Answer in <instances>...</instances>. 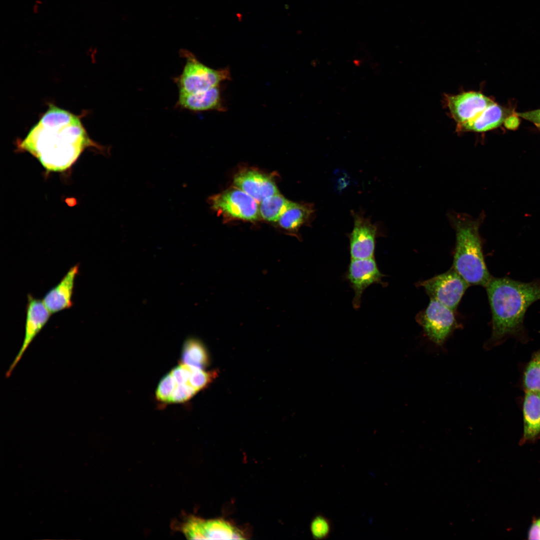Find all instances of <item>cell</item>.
I'll return each instance as SVG.
<instances>
[{"instance_id": "f1b7e54d", "label": "cell", "mask_w": 540, "mask_h": 540, "mask_svg": "<svg viewBox=\"0 0 540 540\" xmlns=\"http://www.w3.org/2000/svg\"><path fill=\"white\" fill-rule=\"evenodd\" d=\"M532 524L536 529L540 540V518L533 520Z\"/></svg>"}, {"instance_id": "9a60e30c", "label": "cell", "mask_w": 540, "mask_h": 540, "mask_svg": "<svg viewBox=\"0 0 540 540\" xmlns=\"http://www.w3.org/2000/svg\"><path fill=\"white\" fill-rule=\"evenodd\" d=\"M522 404L523 434L520 444L540 440V391H524Z\"/></svg>"}, {"instance_id": "ba28073f", "label": "cell", "mask_w": 540, "mask_h": 540, "mask_svg": "<svg viewBox=\"0 0 540 540\" xmlns=\"http://www.w3.org/2000/svg\"><path fill=\"white\" fill-rule=\"evenodd\" d=\"M351 214L354 226L352 232L348 234L350 259L374 257L376 239L380 236L378 224L372 223L370 218L366 216L361 211L352 210Z\"/></svg>"}, {"instance_id": "7c38bea8", "label": "cell", "mask_w": 540, "mask_h": 540, "mask_svg": "<svg viewBox=\"0 0 540 540\" xmlns=\"http://www.w3.org/2000/svg\"><path fill=\"white\" fill-rule=\"evenodd\" d=\"M51 314L42 300L36 298L30 294L28 295L24 342L20 350L6 372L7 377L10 376L30 342L48 322Z\"/></svg>"}, {"instance_id": "7a4b0ae2", "label": "cell", "mask_w": 540, "mask_h": 540, "mask_svg": "<svg viewBox=\"0 0 540 540\" xmlns=\"http://www.w3.org/2000/svg\"><path fill=\"white\" fill-rule=\"evenodd\" d=\"M485 288L492 312V334L484 348L490 350L510 338L527 342L524 318L528 308L540 300V279L525 282L508 276L492 277Z\"/></svg>"}, {"instance_id": "8fae6325", "label": "cell", "mask_w": 540, "mask_h": 540, "mask_svg": "<svg viewBox=\"0 0 540 540\" xmlns=\"http://www.w3.org/2000/svg\"><path fill=\"white\" fill-rule=\"evenodd\" d=\"M494 102L480 92H468L448 96L447 103L458 126L476 119Z\"/></svg>"}, {"instance_id": "ac0fdd59", "label": "cell", "mask_w": 540, "mask_h": 540, "mask_svg": "<svg viewBox=\"0 0 540 540\" xmlns=\"http://www.w3.org/2000/svg\"><path fill=\"white\" fill-rule=\"evenodd\" d=\"M315 212L316 209L312 204L292 202L278 222L283 228L298 232L302 226L308 224L312 222L315 216Z\"/></svg>"}, {"instance_id": "44dd1931", "label": "cell", "mask_w": 540, "mask_h": 540, "mask_svg": "<svg viewBox=\"0 0 540 540\" xmlns=\"http://www.w3.org/2000/svg\"><path fill=\"white\" fill-rule=\"evenodd\" d=\"M520 384L524 391H540V348L532 354L524 365Z\"/></svg>"}, {"instance_id": "3957f363", "label": "cell", "mask_w": 540, "mask_h": 540, "mask_svg": "<svg viewBox=\"0 0 540 540\" xmlns=\"http://www.w3.org/2000/svg\"><path fill=\"white\" fill-rule=\"evenodd\" d=\"M456 246L452 268L470 286H486L492 276L488 270L479 233L480 220L468 216H452Z\"/></svg>"}, {"instance_id": "2e32d148", "label": "cell", "mask_w": 540, "mask_h": 540, "mask_svg": "<svg viewBox=\"0 0 540 540\" xmlns=\"http://www.w3.org/2000/svg\"><path fill=\"white\" fill-rule=\"evenodd\" d=\"M177 105L193 112L225 110L219 86L196 93H179Z\"/></svg>"}, {"instance_id": "603a6c76", "label": "cell", "mask_w": 540, "mask_h": 540, "mask_svg": "<svg viewBox=\"0 0 540 540\" xmlns=\"http://www.w3.org/2000/svg\"><path fill=\"white\" fill-rule=\"evenodd\" d=\"M216 372H206L202 369L192 366L189 383L198 391L210 384L216 377Z\"/></svg>"}, {"instance_id": "52a82bcc", "label": "cell", "mask_w": 540, "mask_h": 540, "mask_svg": "<svg viewBox=\"0 0 540 540\" xmlns=\"http://www.w3.org/2000/svg\"><path fill=\"white\" fill-rule=\"evenodd\" d=\"M209 202L213 210L227 218L253 221L260 216L258 202L237 187L210 196Z\"/></svg>"}, {"instance_id": "4316f807", "label": "cell", "mask_w": 540, "mask_h": 540, "mask_svg": "<svg viewBox=\"0 0 540 540\" xmlns=\"http://www.w3.org/2000/svg\"><path fill=\"white\" fill-rule=\"evenodd\" d=\"M516 114L519 117L534 123L536 125L540 124V109L516 113Z\"/></svg>"}, {"instance_id": "d4e9b609", "label": "cell", "mask_w": 540, "mask_h": 540, "mask_svg": "<svg viewBox=\"0 0 540 540\" xmlns=\"http://www.w3.org/2000/svg\"><path fill=\"white\" fill-rule=\"evenodd\" d=\"M198 391L189 384H176L170 402H182L192 398Z\"/></svg>"}, {"instance_id": "e0dca14e", "label": "cell", "mask_w": 540, "mask_h": 540, "mask_svg": "<svg viewBox=\"0 0 540 540\" xmlns=\"http://www.w3.org/2000/svg\"><path fill=\"white\" fill-rule=\"evenodd\" d=\"M509 116L508 110L494 102L474 120L458 128L464 132H485L500 126Z\"/></svg>"}, {"instance_id": "cb8c5ba5", "label": "cell", "mask_w": 540, "mask_h": 540, "mask_svg": "<svg viewBox=\"0 0 540 540\" xmlns=\"http://www.w3.org/2000/svg\"><path fill=\"white\" fill-rule=\"evenodd\" d=\"M176 384L171 373L167 374L161 379L158 386L156 392V398L162 402H170Z\"/></svg>"}, {"instance_id": "277c9868", "label": "cell", "mask_w": 540, "mask_h": 540, "mask_svg": "<svg viewBox=\"0 0 540 540\" xmlns=\"http://www.w3.org/2000/svg\"><path fill=\"white\" fill-rule=\"evenodd\" d=\"M180 54L186 59L182 74L174 80L179 93L193 94L206 90L230 80L228 68L214 69L201 62L190 52L185 49Z\"/></svg>"}, {"instance_id": "ffe728a7", "label": "cell", "mask_w": 540, "mask_h": 540, "mask_svg": "<svg viewBox=\"0 0 540 540\" xmlns=\"http://www.w3.org/2000/svg\"><path fill=\"white\" fill-rule=\"evenodd\" d=\"M292 202L279 192L276 194L260 202L258 206L260 216L270 222H278Z\"/></svg>"}, {"instance_id": "8992f818", "label": "cell", "mask_w": 540, "mask_h": 540, "mask_svg": "<svg viewBox=\"0 0 540 540\" xmlns=\"http://www.w3.org/2000/svg\"><path fill=\"white\" fill-rule=\"evenodd\" d=\"M416 286L423 288L430 298L454 312L470 285L452 267L444 273L418 282Z\"/></svg>"}, {"instance_id": "30bf717a", "label": "cell", "mask_w": 540, "mask_h": 540, "mask_svg": "<svg viewBox=\"0 0 540 540\" xmlns=\"http://www.w3.org/2000/svg\"><path fill=\"white\" fill-rule=\"evenodd\" d=\"M182 532L189 539L242 540V532L228 522L191 517L182 524Z\"/></svg>"}, {"instance_id": "5b68a950", "label": "cell", "mask_w": 540, "mask_h": 540, "mask_svg": "<svg viewBox=\"0 0 540 540\" xmlns=\"http://www.w3.org/2000/svg\"><path fill=\"white\" fill-rule=\"evenodd\" d=\"M416 320L428 340L440 346L458 327L454 311L432 298Z\"/></svg>"}, {"instance_id": "4fadbf2b", "label": "cell", "mask_w": 540, "mask_h": 540, "mask_svg": "<svg viewBox=\"0 0 540 540\" xmlns=\"http://www.w3.org/2000/svg\"><path fill=\"white\" fill-rule=\"evenodd\" d=\"M234 184L260 203L279 192L271 176L255 170L246 169L238 172L234 178Z\"/></svg>"}, {"instance_id": "7402d4cb", "label": "cell", "mask_w": 540, "mask_h": 540, "mask_svg": "<svg viewBox=\"0 0 540 540\" xmlns=\"http://www.w3.org/2000/svg\"><path fill=\"white\" fill-rule=\"evenodd\" d=\"M332 528V521L321 513L316 514L310 522V534L315 540L328 538L331 534Z\"/></svg>"}, {"instance_id": "5bb4252c", "label": "cell", "mask_w": 540, "mask_h": 540, "mask_svg": "<svg viewBox=\"0 0 540 540\" xmlns=\"http://www.w3.org/2000/svg\"><path fill=\"white\" fill-rule=\"evenodd\" d=\"M79 266L78 264L72 266L60 282L44 296L42 301L52 314L72 306L74 282L79 272Z\"/></svg>"}, {"instance_id": "83f0119b", "label": "cell", "mask_w": 540, "mask_h": 540, "mask_svg": "<svg viewBox=\"0 0 540 540\" xmlns=\"http://www.w3.org/2000/svg\"><path fill=\"white\" fill-rule=\"evenodd\" d=\"M518 116L515 114V115H510L508 116L504 121V124L506 127L508 129H515L520 124V120L518 118Z\"/></svg>"}, {"instance_id": "9c48e42d", "label": "cell", "mask_w": 540, "mask_h": 540, "mask_svg": "<svg viewBox=\"0 0 540 540\" xmlns=\"http://www.w3.org/2000/svg\"><path fill=\"white\" fill-rule=\"evenodd\" d=\"M384 276L380 270L374 256L350 259L344 277L354 290V294L352 304L355 310L360 308L362 294L369 286L373 284H380L382 286L387 285L382 281Z\"/></svg>"}, {"instance_id": "484cf974", "label": "cell", "mask_w": 540, "mask_h": 540, "mask_svg": "<svg viewBox=\"0 0 540 540\" xmlns=\"http://www.w3.org/2000/svg\"><path fill=\"white\" fill-rule=\"evenodd\" d=\"M192 366L180 364L174 368L170 372L178 384H189Z\"/></svg>"}, {"instance_id": "d6986e66", "label": "cell", "mask_w": 540, "mask_h": 540, "mask_svg": "<svg viewBox=\"0 0 540 540\" xmlns=\"http://www.w3.org/2000/svg\"><path fill=\"white\" fill-rule=\"evenodd\" d=\"M181 361L183 364L201 369L208 365V353L200 340L194 338L186 340L182 351Z\"/></svg>"}, {"instance_id": "6da1fadb", "label": "cell", "mask_w": 540, "mask_h": 540, "mask_svg": "<svg viewBox=\"0 0 540 540\" xmlns=\"http://www.w3.org/2000/svg\"><path fill=\"white\" fill-rule=\"evenodd\" d=\"M16 147L35 157L48 173L67 170L88 148L106 150L90 138L80 116L52 104Z\"/></svg>"}, {"instance_id": "f546056e", "label": "cell", "mask_w": 540, "mask_h": 540, "mask_svg": "<svg viewBox=\"0 0 540 540\" xmlns=\"http://www.w3.org/2000/svg\"><path fill=\"white\" fill-rule=\"evenodd\" d=\"M536 126H537V127H538V128H539V130H540V124H538V125H536Z\"/></svg>"}]
</instances>
